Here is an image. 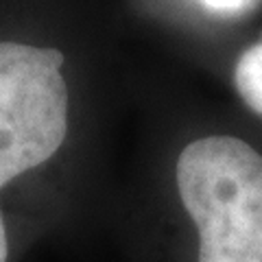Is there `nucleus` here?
Masks as SVG:
<instances>
[{
	"mask_svg": "<svg viewBox=\"0 0 262 262\" xmlns=\"http://www.w3.org/2000/svg\"><path fill=\"white\" fill-rule=\"evenodd\" d=\"M7 253H9V245H7L5 223H3V216H0V262H7Z\"/></svg>",
	"mask_w": 262,
	"mask_h": 262,
	"instance_id": "nucleus-5",
	"label": "nucleus"
},
{
	"mask_svg": "<svg viewBox=\"0 0 262 262\" xmlns=\"http://www.w3.org/2000/svg\"><path fill=\"white\" fill-rule=\"evenodd\" d=\"M234 83L245 105L262 116V42L241 55L234 68Z\"/></svg>",
	"mask_w": 262,
	"mask_h": 262,
	"instance_id": "nucleus-3",
	"label": "nucleus"
},
{
	"mask_svg": "<svg viewBox=\"0 0 262 262\" xmlns=\"http://www.w3.org/2000/svg\"><path fill=\"white\" fill-rule=\"evenodd\" d=\"M247 3V0H203V5L212 7L216 11H236Z\"/></svg>",
	"mask_w": 262,
	"mask_h": 262,
	"instance_id": "nucleus-4",
	"label": "nucleus"
},
{
	"mask_svg": "<svg viewBox=\"0 0 262 262\" xmlns=\"http://www.w3.org/2000/svg\"><path fill=\"white\" fill-rule=\"evenodd\" d=\"M177 190L199 232V262H262V155L234 136L179 153Z\"/></svg>",
	"mask_w": 262,
	"mask_h": 262,
	"instance_id": "nucleus-1",
	"label": "nucleus"
},
{
	"mask_svg": "<svg viewBox=\"0 0 262 262\" xmlns=\"http://www.w3.org/2000/svg\"><path fill=\"white\" fill-rule=\"evenodd\" d=\"M57 48L0 42V188L51 160L68 134Z\"/></svg>",
	"mask_w": 262,
	"mask_h": 262,
	"instance_id": "nucleus-2",
	"label": "nucleus"
}]
</instances>
